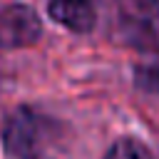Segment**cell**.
Listing matches in <instances>:
<instances>
[{
	"instance_id": "cell-3",
	"label": "cell",
	"mask_w": 159,
	"mask_h": 159,
	"mask_svg": "<svg viewBox=\"0 0 159 159\" xmlns=\"http://www.w3.org/2000/svg\"><path fill=\"white\" fill-rule=\"evenodd\" d=\"M42 37L40 15L22 2L0 5V52L32 47Z\"/></svg>"
},
{
	"instance_id": "cell-6",
	"label": "cell",
	"mask_w": 159,
	"mask_h": 159,
	"mask_svg": "<svg viewBox=\"0 0 159 159\" xmlns=\"http://www.w3.org/2000/svg\"><path fill=\"white\" fill-rule=\"evenodd\" d=\"M134 84L147 92V94H157L159 97V57L142 62L134 67Z\"/></svg>"
},
{
	"instance_id": "cell-4",
	"label": "cell",
	"mask_w": 159,
	"mask_h": 159,
	"mask_svg": "<svg viewBox=\"0 0 159 159\" xmlns=\"http://www.w3.org/2000/svg\"><path fill=\"white\" fill-rule=\"evenodd\" d=\"M102 0H47V17L77 35H87L99 22Z\"/></svg>"
},
{
	"instance_id": "cell-5",
	"label": "cell",
	"mask_w": 159,
	"mask_h": 159,
	"mask_svg": "<svg viewBox=\"0 0 159 159\" xmlns=\"http://www.w3.org/2000/svg\"><path fill=\"white\" fill-rule=\"evenodd\" d=\"M102 159H154V157L149 147L139 142L137 137H119L117 142H112V147L107 149Z\"/></svg>"
},
{
	"instance_id": "cell-1",
	"label": "cell",
	"mask_w": 159,
	"mask_h": 159,
	"mask_svg": "<svg viewBox=\"0 0 159 159\" xmlns=\"http://www.w3.org/2000/svg\"><path fill=\"white\" fill-rule=\"evenodd\" d=\"M2 147L10 159H70V129L35 107H17L5 119Z\"/></svg>"
},
{
	"instance_id": "cell-2",
	"label": "cell",
	"mask_w": 159,
	"mask_h": 159,
	"mask_svg": "<svg viewBox=\"0 0 159 159\" xmlns=\"http://www.w3.org/2000/svg\"><path fill=\"white\" fill-rule=\"evenodd\" d=\"M119 37L139 50L159 57V0H114Z\"/></svg>"
}]
</instances>
